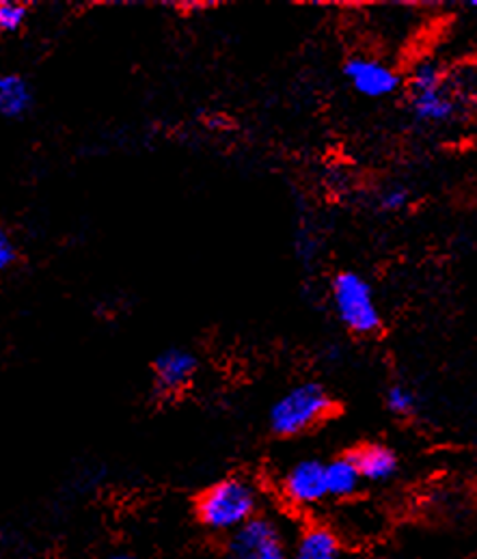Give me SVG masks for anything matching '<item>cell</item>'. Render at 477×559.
<instances>
[{
	"mask_svg": "<svg viewBox=\"0 0 477 559\" xmlns=\"http://www.w3.org/2000/svg\"><path fill=\"white\" fill-rule=\"evenodd\" d=\"M282 495L291 508L309 510L329 499L326 463L302 459L287 468L282 477Z\"/></svg>",
	"mask_w": 477,
	"mask_h": 559,
	"instance_id": "obj_7",
	"label": "cell"
},
{
	"mask_svg": "<svg viewBox=\"0 0 477 559\" xmlns=\"http://www.w3.org/2000/svg\"><path fill=\"white\" fill-rule=\"evenodd\" d=\"M229 559H289L286 536L279 523L258 514L229 536Z\"/></svg>",
	"mask_w": 477,
	"mask_h": 559,
	"instance_id": "obj_5",
	"label": "cell"
},
{
	"mask_svg": "<svg viewBox=\"0 0 477 559\" xmlns=\"http://www.w3.org/2000/svg\"><path fill=\"white\" fill-rule=\"evenodd\" d=\"M194 514L203 530L231 536L260 514V490L249 477L227 475L199 495Z\"/></svg>",
	"mask_w": 477,
	"mask_h": 559,
	"instance_id": "obj_2",
	"label": "cell"
},
{
	"mask_svg": "<svg viewBox=\"0 0 477 559\" xmlns=\"http://www.w3.org/2000/svg\"><path fill=\"white\" fill-rule=\"evenodd\" d=\"M361 484L363 477L348 452L326 463L329 499H350L361 490Z\"/></svg>",
	"mask_w": 477,
	"mask_h": 559,
	"instance_id": "obj_12",
	"label": "cell"
},
{
	"mask_svg": "<svg viewBox=\"0 0 477 559\" xmlns=\"http://www.w3.org/2000/svg\"><path fill=\"white\" fill-rule=\"evenodd\" d=\"M102 559H139L134 554H130V551H112V554H108L106 558Z\"/></svg>",
	"mask_w": 477,
	"mask_h": 559,
	"instance_id": "obj_17",
	"label": "cell"
},
{
	"mask_svg": "<svg viewBox=\"0 0 477 559\" xmlns=\"http://www.w3.org/2000/svg\"><path fill=\"white\" fill-rule=\"evenodd\" d=\"M35 106L31 83L13 72H0V117L17 121L24 119Z\"/></svg>",
	"mask_w": 477,
	"mask_h": 559,
	"instance_id": "obj_11",
	"label": "cell"
},
{
	"mask_svg": "<svg viewBox=\"0 0 477 559\" xmlns=\"http://www.w3.org/2000/svg\"><path fill=\"white\" fill-rule=\"evenodd\" d=\"M331 307L337 322L355 337H379L384 329L374 285L357 271H339L331 280Z\"/></svg>",
	"mask_w": 477,
	"mask_h": 559,
	"instance_id": "obj_4",
	"label": "cell"
},
{
	"mask_svg": "<svg viewBox=\"0 0 477 559\" xmlns=\"http://www.w3.org/2000/svg\"><path fill=\"white\" fill-rule=\"evenodd\" d=\"M28 20V7L22 2L0 0V33H17Z\"/></svg>",
	"mask_w": 477,
	"mask_h": 559,
	"instance_id": "obj_15",
	"label": "cell"
},
{
	"mask_svg": "<svg viewBox=\"0 0 477 559\" xmlns=\"http://www.w3.org/2000/svg\"><path fill=\"white\" fill-rule=\"evenodd\" d=\"M469 7H474V9H477V0H472V2H469Z\"/></svg>",
	"mask_w": 477,
	"mask_h": 559,
	"instance_id": "obj_18",
	"label": "cell"
},
{
	"mask_svg": "<svg viewBox=\"0 0 477 559\" xmlns=\"http://www.w3.org/2000/svg\"><path fill=\"white\" fill-rule=\"evenodd\" d=\"M384 406L391 415H395L400 419H413L421 408V400H419V393L410 384L393 382L384 391Z\"/></svg>",
	"mask_w": 477,
	"mask_h": 559,
	"instance_id": "obj_13",
	"label": "cell"
},
{
	"mask_svg": "<svg viewBox=\"0 0 477 559\" xmlns=\"http://www.w3.org/2000/svg\"><path fill=\"white\" fill-rule=\"evenodd\" d=\"M339 556L342 540L335 530L326 525L305 527L289 549V559H339Z\"/></svg>",
	"mask_w": 477,
	"mask_h": 559,
	"instance_id": "obj_10",
	"label": "cell"
},
{
	"mask_svg": "<svg viewBox=\"0 0 477 559\" xmlns=\"http://www.w3.org/2000/svg\"><path fill=\"white\" fill-rule=\"evenodd\" d=\"M20 260V249L9 229L0 227V277H4Z\"/></svg>",
	"mask_w": 477,
	"mask_h": 559,
	"instance_id": "obj_16",
	"label": "cell"
},
{
	"mask_svg": "<svg viewBox=\"0 0 477 559\" xmlns=\"http://www.w3.org/2000/svg\"><path fill=\"white\" fill-rule=\"evenodd\" d=\"M337 402L320 380H302L279 395L269 411L271 432L279 439H296L329 421Z\"/></svg>",
	"mask_w": 477,
	"mask_h": 559,
	"instance_id": "obj_3",
	"label": "cell"
},
{
	"mask_svg": "<svg viewBox=\"0 0 477 559\" xmlns=\"http://www.w3.org/2000/svg\"><path fill=\"white\" fill-rule=\"evenodd\" d=\"M196 370L199 359L192 350L182 346H169L160 350L152 364L154 391L160 397H176L191 386Z\"/></svg>",
	"mask_w": 477,
	"mask_h": 559,
	"instance_id": "obj_8",
	"label": "cell"
},
{
	"mask_svg": "<svg viewBox=\"0 0 477 559\" xmlns=\"http://www.w3.org/2000/svg\"><path fill=\"white\" fill-rule=\"evenodd\" d=\"M374 203L382 214H397L404 212L413 203V190L404 182H391L386 187L379 188Z\"/></svg>",
	"mask_w": 477,
	"mask_h": 559,
	"instance_id": "obj_14",
	"label": "cell"
},
{
	"mask_svg": "<svg viewBox=\"0 0 477 559\" xmlns=\"http://www.w3.org/2000/svg\"><path fill=\"white\" fill-rule=\"evenodd\" d=\"M404 87L408 94V112L417 126H450L465 110V99L450 83V70L437 59L417 61L404 79Z\"/></svg>",
	"mask_w": 477,
	"mask_h": 559,
	"instance_id": "obj_1",
	"label": "cell"
},
{
	"mask_svg": "<svg viewBox=\"0 0 477 559\" xmlns=\"http://www.w3.org/2000/svg\"><path fill=\"white\" fill-rule=\"evenodd\" d=\"M359 468L363 481L384 484L391 481L400 471V456L384 443H363L348 452Z\"/></svg>",
	"mask_w": 477,
	"mask_h": 559,
	"instance_id": "obj_9",
	"label": "cell"
},
{
	"mask_svg": "<svg viewBox=\"0 0 477 559\" xmlns=\"http://www.w3.org/2000/svg\"><path fill=\"white\" fill-rule=\"evenodd\" d=\"M344 76L348 85L363 97L382 99L395 95L404 87V76L372 55H353L344 63Z\"/></svg>",
	"mask_w": 477,
	"mask_h": 559,
	"instance_id": "obj_6",
	"label": "cell"
}]
</instances>
